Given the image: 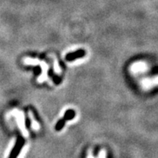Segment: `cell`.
Wrapping results in <instances>:
<instances>
[{
	"label": "cell",
	"mask_w": 158,
	"mask_h": 158,
	"mask_svg": "<svg viewBox=\"0 0 158 158\" xmlns=\"http://www.w3.org/2000/svg\"><path fill=\"white\" fill-rule=\"evenodd\" d=\"M24 144H25V140L21 136H19L17 138L16 140V142L14 145L12 150L10 153V155H9V157L8 158H17L19 155V153L21 152L22 148L24 147Z\"/></svg>",
	"instance_id": "obj_1"
},
{
	"label": "cell",
	"mask_w": 158,
	"mask_h": 158,
	"mask_svg": "<svg viewBox=\"0 0 158 158\" xmlns=\"http://www.w3.org/2000/svg\"><path fill=\"white\" fill-rule=\"evenodd\" d=\"M85 55H86V51L83 50V49H79V50L76 51V52L67 54L66 57V59L67 61H74V60H76L78 58L83 57Z\"/></svg>",
	"instance_id": "obj_3"
},
{
	"label": "cell",
	"mask_w": 158,
	"mask_h": 158,
	"mask_svg": "<svg viewBox=\"0 0 158 158\" xmlns=\"http://www.w3.org/2000/svg\"><path fill=\"white\" fill-rule=\"evenodd\" d=\"M75 111L74 110H67L66 111V113L64 115V118L60 119L59 121L57 122V124H56L55 127V129L57 131H61L62 128L65 126V124H66V120H70V119H73V118L75 117Z\"/></svg>",
	"instance_id": "obj_2"
}]
</instances>
